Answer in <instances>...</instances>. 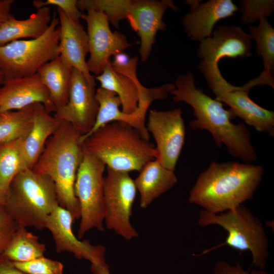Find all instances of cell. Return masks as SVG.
<instances>
[{"label":"cell","mask_w":274,"mask_h":274,"mask_svg":"<svg viewBox=\"0 0 274 274\" xmlns=\"http://www.w3.org/2000/svg\"><path fill=\"white\" fill-rule=\"evenodd\" d=\"M146 127L156 144V159L164 167L175 171L185 138L181 110H150Z\"/></svg>","instance_id":"4fadbf2b"},{"label":"cell","mask_w":274,"mask_h":274,"mask_svg":"<svg viewBox=\"0 0 274 274\" xmlns=\"http://www.w3.org/2000/svg\"><path fill=\"white\" fill-rule=\"evenodd\" d=\"M91 270L94 274H110L109 266L107 264L91 268Z\"/></svg>","instance_id":"74e56055"},{"label":"cell","mask_w":274,"mask_h":274,"mask_svg":"<svg viewBox=\"0 0 274 274\" xmlns=\"http://www.w3.org/2000/svg\"><path fill=\"white\" fill-rule=\"evenodd\" d=\"M198 68L216 100L228 106L235 117L242 119L248 125L273 136L274 112L260 106L250 98L249 91L251 88L247 83L243 86L231 85L222 76L218 64L201 60Z\"/></svg>","instance_id":"9c48e42d"},{"label":"cell","mask_w":274,"mask_h":274,"mask_svg":"<svg viewBox=\"0 0 274 274\" xmlns=\"http://www.w3.org/2000/svg\"><path fill=\"white\" fill-rule=\"evenodd\" d=\"M86 11L81 17L87 26L90 56L86 63L89 72L96 76L102 73L111 56L123 52L132 45L124 34L111 30L105 13L92 9Z\"/></svg>","instance_id":"7c38bea8"},{"label":"cell","mask_w":274,"mask_h":274,"mask_svg":"<svg viewBox=\"0 0 274 274\" xmlns=\"http://www.w3.org/2000/svg\"><path fill=\"white\" fill-rule=\"evenodd\" d=\"M79 7L82 11L92 9L103 12L116 28L121 20L127 19L140 37L142 62L149 58L157 32L166 29L163 20L166 10L168 7L175 11L178 9L169 0H81Z\"/></svg>","instance_id":"5b68a950"},{"label":"cell","mask_w":274,"mask_h":274,"mask_svg":"<svg viewBox=\"0 0 274 274\" xmlns=\"http://www.w3.org/2000/svg\"><path fill=\"white\" fill-rule=\"evenodd\" d=\"M139 172L134 182L140 193L141 208H146L178 182L175 171L164 167L156 159L147 163Z\"/></svg>","instance_id":"44dd1931"},{"label":"cell","mask_w":274,"mask_h":274,"mask_svg":"<svg viewBox=\"0 0 274 274\" xmlns=\"http://www.w3.org/2000/svg\"><path fill=\"white\" fill-rule=\"evenodd\" d=\"M7 199V193L0 189V206H4Z\"/></svg>","instance_id":"f35d334b"},{"label":"cell","mask_w":274,"mask_h":274,"mask_svg":"<svg viewBox=\"0 0 274 274\" xmlns=\"http://www.w3.org/2000/svg\"><path fill=\"white\" fill-rule=\"evenodd\" d=\"M211 274H270L264 270L255 269L251 271L244 269L240 263L231 264L227 261L220 260L214 265Z\"/></svg>","instance_id":"e575fe53"},{"label":"cell","mask_w":274,"mask_h":274,"mask_svg":"<svg viewBox=\"0 0 274 274\" xmlns=\"http://www.w3.org/2000/svg\"><path fill=\"white\" fill-rule=\"evenodd\" d=\"M72 72V68L66 65L59 56L43 65L38 71L49 92L56 111L68 101Z\"/></svg>","instance_id":"d4e9b609"},{"label":"cell","mask_w":274,"mask_h":274,"mask_svg":"<svg viewBox=\"0 0 274 274\" xmlns=\"http://www.w3.org/2000/svg\"><path fill=\"white\" fill-rule=\"evenodd\" d=\"M95 97L99 104L95 122L90 131L82 135L81 142L105 124L114 121L125 122L136 129L142 136L149 141L150 134L147 130L145 122L148 109L152 100L148 98L141 99L137 109L131 114H126L119 109L121 105L118 96L113 92L101 87L95 91Z\"/></svg>","instance_id":"ac0fdd59"},{"label":"cell","mask_w":274,"mask_h":274,"mask_svg":"<svg viewBox=\"0 0 274 274\" xmlns=\"http://www.w3.org/2000/svg\"><path fill=\"white\" fill-rule=\"evenodd\" d=\"M59 21L53 13L49 26L41 37L14 41L0 46V65L5 80L33 75L59 56Z\"/></svg>","instance_id":"ba28073f"},{"label":"cell","mask_w":274,"mask_h":274,"mask_svg":"<svg viewBox=\"0 0 274 274\" xmlns=\"http://www.w3.org/2000/svg\"><path fill=\"white\" fill-rule=\"evenodd\" d=\"M14 0H0V27L12 15L10 11Z\"/></svg>","instance_id":"8d00e7d4"},{"label":"cell","mask_w":274,"mask_h":274,"mask_svg":"<svg viewBox=\"0 0 274 274\" xmlns=\"http://www.w3.org/2000/svg\"><path fill=\"white\" fill-rule=\"evenodd\" d=\"M0 274H26L17 268L13 262L0 255Z\"/></svg>","instance_id":"d590c367"},{"label":"cell","mask_w":274,"mask_h":274,"mask_svg":"<svg viewBox=\"0 0 274 274\" xmlns=\"http://www.w3.org/2000/svg\"><path fill=\"white\" fill-rule=\"evenodd\" d=\"M35 105L0 112V144L26 136L32 124Z\"/></svg>","instance_id":"f1b7e54d"},{"label":"cell","mask_w":274,"mask_h":274,"mask_svg":"<svg viewBox=\"0 0 274 274\" xmlns=\"http://www.w3.org/2000/svg\"><path fill=\"white\" fill-rule=\"evenodd\" d=\"M5 81V75L3 70L0 65V88L3 85Z\"/></svg>","instance_id":"ab89813d"},{"label":"cell","mask_w":274,"mask_h":274,"mask_svg":"<svg viewBox=\"0 0 274 274\" xmlns=\"http://www.w3.org/2000/svg\"><path fill=\"white\" fill-rule=\"evenodd\" d=\"M46 246L37 236L19 225L10 242L2 254L12 262H24L44 256Z\"/></svg>","instance_id":"4316f807"},{"label":"cell","mask_w":274,"mask_h":274,"mask_svg":"<svg viewBox=\"0 0 274 274\" xmlns=\"http://www.w3.org/2000/svg\"><path fill=\"white\" fill-rule=\"evenodd\" d=\"M263 173L261 165L213 161L199 175L188 201L214 214L233 209L252 198Z\"/></svg>","instance_id":"7a4b0ae2"},{"label":"cell","mask_w":274,"mask_h":274,"mask_svg":"<svg viewBox=\"0 0 274 274\" xmlns=\"http://www.w3.org/2000/svg\"><path fill=\"white\" fill-rule=\"evenodd\" d=\"M74 222L71 213L59 204L48 216L45 228L52 234L56 252H68L79 259L87 260L91 263V268L106 264L105 248L77 238L72 229Z\"/></svg>","instance_id":"9a60e30c"},{"label":"cell","mask_w":274,"mask_h":274,"mask_svg":"<svg viewBox=\"0 0 274 274\" xmlns=\"http://www.w3.org/2000/svg\"><path fill=\"white\" fill-rule=\"evenodd\" d=\"M13 263L26 274H63L64 266L61 262L44 256L27 262Z\"/></svg>","instance_id":"4dcf8cb0"},{"label":"cell","mask_w":274,"mask_h":274,"mask_svg":"<svg viewBox=\"0 0 274 274\" xmlns=\"http://www.w3.org/2000/svg\"><path fill=\"white\" fill-rule=\"evenodd\" d=\"M84 149V148H83ZM106 165L84 149L78 168L74 191L80 209L78 237L80 239L90 229L104 231V173Z\"/></svg>","instance_id":"30bf717a"},{"label":"cell","mask_w":274,"mask_h":274,"mask_svg":"<svg viewBox=\"0 0 274 274\" xmlns=\"http://www.w3.org/2000/svg\"><path fill=\"white\" fill-rule=\"evenodd\" d=\"M259 21L257 26H249V35L256 44V52L262 58L263 70L258 77L248 83L252 87L266 85L273 89L274 29L266 18Z\"/></svg>","instance_id":"cb8c5ba5"},{"label":"cell","mask_w":274,"mask_h":274,"mask_svg":"<svg viewBox=\"0 0 274 274\" xmlns=\"http://www.w3.org/2000/svg\"><path fill=\"white\" fill-rule=\"evenodd\" d=\"M197 223L203 227L211 225L222 227L228 235L217 247L227 245L241 251L248 250L252 265L264 269L269 257L268 239L260 220L244 204L218 214L201 210Z\"/></svg>","instance_id":"52a82bcc"},{"label":"cell","mask_w":274,"mask_h":274,"mask_svg":"<svg viewBox=\"0 0 274 274\" xmlns=\"http://www.w3.org/2000/svg\"><path fill=\"white\" fill-rule=\"evenodd\" d=\"M136 190L129 173L107 167L104 182V220L108 229L126 240L139 235L130 221Z\"/></svg>","instance_id":"8fae6325"},{"label":"cell","mask_w":274,"mask_h":274,"mask_svg":"<svg viewBox=\"0 0 274 274\" xmlns=\"http://www.w3.org/2000/svg\"><path fill=\"white\" fill-rule=\"evenodd\" d=\"M85 150L112 169L140 172L157 156L155 147L129 124L119 121L105 124L83 142Z\"/></svg>","instance_id":"277c9868"},{"label":"cell","mask_w":274,"mask_h":274,"mask_svg":"<svg viewBox=\"0 0 274 274\" xmlns=\"http://www.w3.org/2000/svg\"><path fill=\"white\" fill-rule=\"evenodd\" d=\"M241 21L245 24L253 23L269 17L274 11L273 0H242L239 3Z\"/></svg>","instance_id":"f546056e"},{"label":"cell","mask_w":274,"mask_h":274,"mask_svg":"<svg viewBox=\"0 0 274 274\" xmlns=\"http://www.w3.org/2000/svg\"><path fill=\"white\" fill-rule=\"evenodd\" d=\"M23 138L0 144V189L7 193L13 179L27 167Z\"/></svg>","instance_id":"83f0119b"},{"label":"cell","mask_w":274,"mask_h":274,"mask_svg":"<svg viewBox=\"0 0 274 274\" xmlns=\"http://www.w3.org/2000/svg\"><path fill=\"white\" fill-rule=\"evenodd\" d=\"M95 91V87L89 83L81 72L72 68L68 101L56 110L54 116L70 124L82 135H85L93 127L98 111Z\"/></svg>","instance_id":"5bb4252c"},{"label":"cell","mask_w":274,"mask_h":274,"mask_svg":"<svg viewBox=\"0 0 274 274\" xmlns=\"http://www.w3.org/2000/svg\"><path fill=\"white\" fill-rule=\"evenodd\" d=\"M238 9L231 0H210L190 11L182 23L187 37L200 42L212 36L218 21L232 16Z\"/></svg>","instance_id":"ffe728a7"},{"label":"cell","mask_w":274,"mask_h":274,"mask_svg":"<svg viewBox=\"0 0 274 274\" xmlns=\"http://www.w3.org/2000/svg\"><path fill=\"white\" fill-rule=\"evenodd\" d=\"M139 57H129L121 52L114 56L113 61L111 62L113 69L117 73L122 74L134 82L138 80L136 70Z\"/></svg>","instance_id":"1f68e13d"},{"label":"cell","mask_w":274,"mask_h":274,"mask_svg":"<svg viewBox=\"0 0 274 274\" xmlns=\"http://www.w3.org/2000/svg\"><path fill=\"white\" fill-rule=\"evenodd\" d=\"M82 135L70 124L61 121L32 168L52 179L58 204L71 213L75 221L80 217L74 186L84 155Z\"/></svg>","instance_id":"3957f363"},{"label":"cell","mask_w":274,"mask_h":274,"mask_svg":"<svg viewBox=\"0 0 274 274\" xmlns=\"http://www.w3.org/2000/svg\"><path fill=\"white\" fill-rule=\"evenodd\" d=\"M196 55L201 60L215 64L223 57L247 58L252 55V40L239 26L220 25L210 37L200 42Z\"/></svg>","instance_id":"2e32d148"},{"label":"cell","mask_w":274,"mask_h":274,"mask_svg":"<svg viewBox=\"0 0 274 274\" xmlns=\"http://www.w3.org/2000/svg\"><path fill=\"white\" fill-rule=\"evenodd\" d=\"M61 121L52 116L41 104L35 105L31 127L23 140V149L27 167L32 169L50 137Z\"/></svg>","instance_id":"7402d4cb"},{"label":"cell","mask_w":274,"mask_h":274,"mask_svg":"<svg viewBox=\"0 0 274 274\" xmlns=\"http://www.w3.org/2000/svg\"><path fill=\"white\" fill-rule=\"evenodd\" d=\"M18 226L5 206H0V255L6 250Z\"/></svg>","instance_id":"d6a6232c"},{"label":"cell","mask_w":274,"mask_h":274,"mask_svg":"<svg viewBox=\"0 0 274 274\" xmlns=\"http://www.w3.org/2000/svg\"><path fill=\"white\" fill-rule=\"evenodd\" d=\"M57 205L56 188L52 179L27 169L11 182L4 206L18 225L42 230Z\"/></svg>","instance_id":"8992f818"},{"label":"cell","mask_w":274,"mask_h":274,"mask_svg":"<svg viewBox=\"0 0 274 274\" xmlns=\"http://www.w3.org/2000/svg\"><path fill=\"white\" fill-rule=\"evenodd\" d=\"M100 83V87L116 93L121 104V111L131 114L138 108L139 92L136 83L130 78L116 72L109 61L102 73L95 77Z\"/></svg>","instance_id":"484cf974"},{"label":"cell","mask_w":274,"mask_h":274,"mask_svg":"<svg viewBox=\"0 0 274 274\" xmlns=\"http://www.w3.org/2000/svg\"><path fill=\"white\" fill-rule=\"evenodd\" d=\"M77 0H36L33 1V6L37 9L44 7L55 6L61 9L73 21L80 22L82 13L77 7Z\"/></svg>","instance_id":"836d02e7"},{"label":"cell","mask_w":274,"mask_h":274,"mask_svg":"<svg viewBox=\"0 0 274 274\" xmlns=\"http://www.w3.org/2000/svg\"><path fill=\"white\" fill-rule=\"evenodd\" d=\"M41 104L49 113L56 109L49 92L38 73L5 80L0 88V112L19 110Z\"/></svg>","instance_id":"e0dca14e"},{"label":"cell","mask_w":274,"mask_h":274,"mask_svg":"<svg viewBox=\"0 0 274 274\" xmlns=\"http://www.w3.org/2000/svg\"><path fill=\"white\" fill-rule=\"evenodd\" d=\"M174 85L175 88L170 93L173 95V100L185 102L193 109L196 118L190 122L191 129L208 130L218 147L224 144L231 156L244 163H250L257 159L251 134L246 125L233 123L231 120L235 117L231 111L225 110L223 103L197 88L192 73L178 76Z\"/></svg>","instance_id":"6da1fadb"},{"label":"cell","mask_w":274,"mask_h":274,"mask_svg":"<svg viewBox=\"0 0 274 274\" xmlns=\"http://www.w3.org/2000/svg\"><path fill=\"white\" fill-rule=\"evenodd\" d=\"M59 21V56L71 68L81 72L89 83L95 86L94 78L89 72L86 56L89 53L87 32L80 22L70 19L61 9L57 8Z\"/></svg>","instance_id":"d6986e66"},{"label":"cell","mask_w":274,"mask_h":274,"mask_svg":"<svg viewBox=\"0 0 274 274\" xmlns=\"http://www.w3.org/2000/svg\"><path fill=\"white\" fill-rule=\"evenodd\" d=\"M51 19L48 6L37 9L25 19H17L12 15L0 27V46L14 41L41 37L48 28Z\"/></svg>","instance_id":"603a6c76"}]
</instances>
